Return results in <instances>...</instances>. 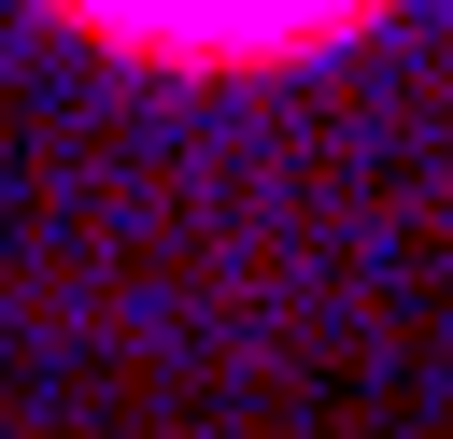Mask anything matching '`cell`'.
<instances>
[{"label":"cell","mask_w":453,"mask_h":439,"mask_svg":"<svg viewBox=\"0 0 453 439\" xmlns=\"http://www.w3.org/2000/svg\"><path fill=\"white\" fill-rule=\"evenodd\" d=\"M57 14L127 42V57H170V71H269V57L354 42L382 0H57Z\"/></svg>","instance_id":"obj_1"}]
</instances>
